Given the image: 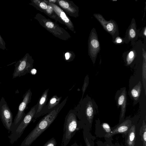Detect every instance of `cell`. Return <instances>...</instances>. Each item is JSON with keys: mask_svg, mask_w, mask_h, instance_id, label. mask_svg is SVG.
Wrapping results in <instances>:
<instances>
[{"mask_svg": "<svg viewBox=\"0 0 146 146\" xmlns=\"http://www.w3.org/2000/svg\"><path fill=\"white\" fill-rule=\"evenodd\" d=\"M68 98L66 97L60 104L39 120L35 127L23 141L20 146H30L50 126L65 105Z\"/></svg>", "mask_w": 146, "mask_h": 146, "instance_id": "6da1fadb", "label": "cell"}, {"mask_svg": "<svg viewBox=\"0 0 146 146\" xmlns=\"http://www.w3.org/2000/svg\"><path fill=\"white\" fill-rule=\"evenodd\" d=\"M81 129L76 111L74 110H70L65 117L61 146H67L76 132Z\"/></svg>", "mask_w": 146, "mask_h": 146, "instance_id": "7a4b0ae2", "label": "cell"}, {"mask_svg": "<svg viewBox=\"0 0 146 146\" xmlns=\"http://www.w3.org/2000/svg\"><path fill=\"white\" fill-rule=\"evenodd\" d=\"M34 18L39 24L55 36L63 40H67L70 38L69 33L56 23L46 18L40 13H37Z\"/></svg>", "mask_w": 146, "mask_h": 146, "instance_id": "3957f363", "label": "cell"}, {"mask_svg": "<svg viewBox=\"0 0 146 146\" xmlns=\"http://www.w3.org/2000/svg\"><path fill=\"white\" fill-rule=\"evenodd\" d=\"M37 107L36 104L11 130V134L8 136L11 144H13L20 137L25 128L33 119Z\"/></svg>", "mask_w": 146, "mask_h": 146, "instance_id": "277c9868", "label": "cell"}, {"mask_svg": "<svg viewBox=\"0 0 146 146\" xmlns=\"http://www.w3.org/2000/svg\"><path fill=\"white\" fill-rule=\"evenodd\" d=\"M34 60L29 53H27L14 65L13 79L23 76L30 72L33 68Z\"/></svg>", "mask_w": 146, "mask_h": 146, "instance_id": "5b68a950", "label": "cell"}, {"mask_svg": "<svg viewBox=\"0 0 146 146\" xmlns=\"http://www.w3.org/2000/svg\"><path fill=\"white\" fill-rule=\"evenodd\" d=\"M0 117L4 126L10 133L13 123V114L3 97L0 100Z\"/></svg>", "mask_w": 146, "mask_h": 146, "instance_id": "8992f818", "label": "cell"}, {"mask_svg": "<svg viewBox=\"0 0 146 146\" xmlns=\"http://www.w3.org/2000/svg\"><path fill=\"white\" fill-rule=\"evenodd\" d=\"M29 4L37 10L43 12L50 18L54 20L56 22L63 24V23L56 15L52 7L42 0H31Z\"/></svg>", "mask_w": 146, "mask_h": 146, "instance_id": "52a82bcc", "label": "cell"}, {"mask_svg": "<svg viewBox=\"0 0 146 146\" xmlns=\"http://www.w3.org/2000/svg\"><path fill=\"white\" fill-rule=\"evenodd\" d=\"M32 92L31 89H29L24 94L23 100L18 108L17 113L14 119L11 127V130L25 115V110L28 108V105L31 102Z\"/></svg>", "mask_w": 146, "mask_h": 146, "instance_id": "ba28073f", "label": "cell"}, {"mask_svg": "<svg viewBox=\"0 0 146 146\" xmlns=\"http://www.w3.org/2000/svg\"><path fill=\"white\" fill-rule=\"evenodd\" d=\"M88 54L92 60H95L100 50V44L96 30L93 28L90 35L88 41Z\"/></svg>", "mask_w": 146, "mask_h": 146, "instance_id": "9c48e42d", "label": "cell"}, {"mask_svg": "<svg viewBox=\"0 0 146 146\" xmlns=\"http://www.w3.org/2000/svg\"><path fill=\"white\" fill-rule=\"evenodd\" d=\"M94 17L98 20L104 29L112 36L113 39L118 36L119 30L117 25L114 20H106L103 16L99 14H94Z\"/></svg>", "mask_w": 146, "mask_h": 146, "instance_id": "30bf717a", "label": "cell"}, {"mask_svg": "<svg viewBox=\"0 0 146 146\" xmlns=\"http://www.w3.org/2000/svg\"><path fill=\"white\" fill-rule=\"evenodd\" d=\"M46 3L50 5L56 15L63 23V25H66L67 28L74 33H75L74 26L70 18L67 14L56 4L50 3L47 1L43 0Z\"/></svg>", "mask_w": 146, "mask_h": 146, "instance_id": "8fae6325", "label": "cell"}, {"mask_svg": "<svg viewBox=\"0 0 146 146\" xmlns=\"http://www.w3.org/2000/svg\"><path fill=\"white\" fill-rule=\"evenodd\" d=\"M67 14L75 18L79 15V8L72 1L57 0L55 3Z\"/></svg>", "mask_w": 146, "mask_h": 146, "instance_id": "7c38bea8", "label": "cell"}, {"mask_svg": "<svg viewBox=\"0 0 146 146\" xmlns=\"http://www.w3.org/2000/svg\"><path fill=\"white\" fill-rule=\"evenodd\" d=\"M49 89H46L43 92L37 103V107L33 119L42 116V113L47 104L48 100V94Z\"/></svg>", "mask_w": 146, "mask_h": 146, "instance_id": "4fadbf2b", "label": "cell"}, {"mask_svg": "<svg viewBox=\"0 0 146 146\" xmlns=\"http://www.w3.org/2000/svg\"><path fill=\"white\" fill-rule=\"evenodd\" d=\"M131 126V121L128 119L126 120L114 128L111 132L105 137L109 138L114 135L120 133L126 135Z\"/></svg>", "mask_w": 146, "mask_h": 146, "instance_id": "5bb4252c", "label": "cell"}, {"mask_svg": "<svg viewBox=\"0 0 146 146\" xmlns=\"http://www.w3.org/2000/svg\"><path fill=\"white\" fill-rule=\"evenodd\" d=\"M61 98V97H58L56 95L52 96L46 104L42 113V115L46 114L50 112L59 104Z\"/></svg>", "mask_w": 146, "mask_h": 146, "instance_id": "9a60e30c", "label": "cell"}, {"mask_svg": "<svg viewBox=\"0 0 146 146\" xmlns=\"http://www.w3.org/2000/svg\"><path fill=\"white\" fill-rule=\"evenodd\" d=\"M131 22L126 32V38L128 41L136 39L137 36V30L135 21Z\"/></svg>", "mask_w": 146, "mask_h": 146, "instance_id": "2e32d148", "label": "cell"}, {"mask_svg": "<svg viewBox=\"0 0 146 146\" xmlns=\"http://www.w3.org/2000/svg\"><path fill=\"white\" fill-rule=\"evenodd\" d=\"M126 94L125 90H124L119 96L117 99V105L118 106H121V117L124 118L126 109Z\"/></svg>", "mask_w": 146, "mask_h": 146, "instance_id": "e0dca14e", "label": "cell"}, {"mask_svg": "<svg viewBox=\"0 0 146 146\" xmlns=\"http://www.w3.org/2000/svg\"><path fill=\"white\" fill-rule=\"evenodd\" d=\"M82 129H83V138L86 146H94L92 135L89 132L90 129L84 124Z\"/></svg>", "mask_w": 146, "mask_h": 146, "instance_id": "ac0fdd59", "label": "cell"}, {"mask_svg": "<svg viewBox=\"0 0 146 146\" xmlns=\"http://www.w3.org/2000/svg\"><path fill=\"white\" fill-rule=\"evenodd\" d=\"M127 134L126 143L128 146H134L135 140V125H131Z\"/></svg>", "mask_w": 146, "mask_h": 146, "instance_id": "d6986e66", "label": "cell"}, {"mask_svg": "<svg viewBox=\"0 0 146 146\" xmlns=\"http://www.w3.org/2000/svg\"><path fill=\"white\" fill-rule=\"evenodd\" d=\"M143 62L142 68V75L143 86L145 89V94H146V52L143 49Z\"/></svg>", "mask_w": 146, "mask_h": 146, "instance_id": "ffe728a7", "label": "cell"}, {"mask_svg": "<svg viewBox=\"0 0 146 146\" xmlns=\"http://www.w3.org/2000/svg\"><path fill=\"white\" fill-rule=\"evenodd\" d=\"M141 88V84L140 82L135 85L131 90V94L133 99L137 100L140 96Z\"/></svg>", "mask_w": 146, "mask_h": 146, "instance_id": "44dd1931", "label": "cell"}, {"mask_svg": "<svg viewBox=\"0 0 146 146\" xmlns=\"http://www.w3.org/2000/svg\"><path fill=\"white\" fill-rule=\"evenodd\" d=\"M140 134L141 136L143 146H146V125L145 121H143L142 125L140 130Z\"/></svg>", "mask_w": 146, "mask_h": 146, "instance_id": "7402d4cb", "label": "cell"}, {"mask_svg": "<svg viewBox=\"0 0 146 146\" xmlns=\"http://www.w3.org/2000/svg\"><path fill=\"white\" fill-rule=\"evenodd\" d=\"M136 53L134 50H131L128 53L126 58V61L127 65H129L131 63Z\"/></svg>", "mask_w": 146, "mask_h": 146, "instance_id": "603a6c76", "label": "cell"}, {"mask_svg": "<svg viewBox=\"0 0 146 146\" xmlns=\"http://www.w3.org/2000/svg\"><path fill=\"white\" fill-rule=\"evenodd\" d=\"M101 126L103 130L106 133V135L105 137L111 132V128L109 125L107 123H103L102 124Z\"/></svg>", "mask_w": 146, "mask_h": 146, "instance_id": "cb8c5ba5", "label": "cell"}, {"mask_svg": "<svg viewBox=\"0 0 146 146\" xmlns=\"http://www.w3.org/2000/svg\"><path fill=\"white\" fill-rule=\"evenodd\" d=\"M56 145L55 139L53 137L46 142L43 146H56Z\"/></svg>", "mask_w": 146, "mask_h": 146, "instance_id": "d4e9b609", "label": "cell"}, {"mask_svg": "<svg viewBox=\"0 0 146 146\" xmlns=\"http://www.w3.org/2000/svg\"><path fill=\"white\" fill-rule=\"evenodd\" d=\"M72 52H66L64 54L65 60L67 61H70L72 60L74 58V56H72Z\"/></svg>", "mask_w": 146, "mask_h": 146, "instance_id": "484cf974", "label": "cell"}, {"mask_svg": "<svg viewBox=\"0 0 146 146\" xmlns=\"http://www.w3.org/2000/svg\"><path fill=\"white\" fill-rule=\"evenodd\" d=\"M5 45L4 40L0 34V49L3 50L6 49Z\"/></svg>", "mask_w": 146, "mask_h": 146, "instance_id": "4316f807", "label": "cell"}, {"mask_svg": "<svg viewBox=\"0 0 146 146\" xmlns=\"http://www.w3.org/2000/svg\"><path fill=\"white\" fill-rule=\"evenodd\" d=\"M123 42V39L119 36H117L114 39V42L116 44L121 43Z\"/></svg>", "mask_w": 146, "mask_h": 146, "instance_id": "83f0119b", "label": "cell"}, {"mask_svg": "<svg viewBox=\"0 0 146 146\" xmlns=\"http://www.w3.org/2000/svg\"><path fill=\"white\" fill-rule=\"evenodd\" d=\"M87 82H86L85 81L84 82V84L83 85V86L82 88V98L81 99V100H82V98L83 97V96L84 95V93L85 92L86 89L87 88Z\"/></svg>", "mask_w": 146, "mask_h": 146, "instance_id": "f1b7e54d", "label": "cell"}, {"mask_svg": "<svg viewBox=\"0 0 146 146\" xmlns=\"http://www.w3.org/2000/svg\"><path fill=\"white\" fill-rule=\"evenodd\" d=\"M36 70L34 68H33L31 71L30 72L33 74H35L36 72Z\"/></svg>", "mask_w": 146, "mask_h": 146, "instance_id": "f546056e", "label": "cell"}, {"mask_svg": "<svg viewBox=\"0 0 146 146\" xmlns=\"http://www.w3.org/2000/svg\"><path fill=\"white\" fill-rule=\"evenodd\" d=\"M146 27H145V28H144V30H143V34L144 35V36L145 37H146Z\"/></svg>", "mask_w": 146, "mask_h": 146, "instance_id": "4dcf8cb0", "label": "cell"}, {"mask_svg": "<svg viewBox=\"0 0 146 146\" xmlns=\"http://www.w3.org/2000/svg\"><path fill=\"white\" fill-rule=\"evenodd\" d=\"M48 2L52 3H56L57 1V0H49L47 1Z\"/></svg>", "mask_w": 146, "mask_h": 146, "instance_id": "1f68e13d", "label": "cell"}, {"mask_svg": "<svg viewBox=\"0 0 146 146\" xmlns=\"http://www.w3.org/2000/svg\"><path fill=\"white\" fill-rule=\"evenodd\" d=\"M70 146H81L78 145L76 142L74 143L72 145Z\"/></svg>", "mask_w": 146, "mask_h": 146, "instance_id": "d6a6232c", "label": "cell"}, {"mask_svg": "<svg viewBox=\"0 0 146 146\" xmlns=\"http://www.w3.org/2000/svg\"><path fill=\"white\" fill-rule=\"evenodd\" d=\"M1 84V82H0V84Z\"/></svg>", "mask_w": 146, "mask_h": 146, "instance_id": "836d02e7", "label": "cell"}]
</instances>
